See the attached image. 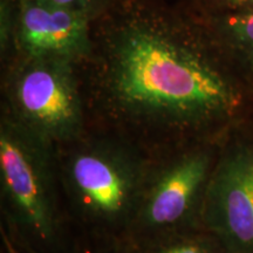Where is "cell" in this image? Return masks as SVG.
Listing matches in <instances>:
<instances>
[{"mask_svg": "<svg viewBox=\"0 0 253 253\" xmlns=\"http://www.w3.org/2000/svg\"><path fill=\"white\" fill-rule=\"evenodd\" d=\"M2 242H4V250H2V253H34L32 252L31 250L25 248L23 244H20L17 239H14L7 231L4 233Z\"/></svg>", "mask_w": 253, "mask_h": 253, "instance_id": "cell-12", "label": "cell"}, {"mask_svg": "<svg viewBox=\"0 0 253 253\" xmlns=\"http://www.w3.org/2000/svg\"><path fill=\"white\" fill-rule=\"evenodd\" d=\"M75 253H123L121 243L84 238L79 242Z\"/></svg>", "mask_w": 253, "mask_h": 253, "instance_id": "cell-10", "label": "cell"}, {"mask_svg": "<svg viewBox=\"0 0 253 253\" xmlns=\"http://www.w3.org/2000/svg\"><path fill=\"white\" fill-rule=\"evenodd\" d=\"M207 149L179 154L149 173L138 211L122 244L135 245L197 229L202 204L212 172Z\"/></svg>", "mask_w": 253, "mask_h": 253, "instance_id": "cell-5", "label": "cell"}, {"mask_svg": "<svg viewBox=\"0 0 253 253\" xmlns=\"http://www.w3.org/2000/svg\"><path fill=\"white\" fill-rule=\"evenodd\" d=\"M199 219L225 253H253L252 142L231 144L214 163Z\"/></svg>", "mask_w": 253, "mask_h": 253, "instance_id": "cell-6", "label": "cell"}, {"mask_svg": "<svg viewBox=\"0 0 253 253\" xmlns=\"http://www.w3.org/2000/svg\"><path fill=\"white\" fill-rule=\"evenodd\" d=\"M47 1L53 2V4L66 6V7H74L81 9H89V6L94 0H47Z\"/></svg>", "mask_w": 253, "mask_h": 253, "instance_id": "cell-13", "label": "cell"}, {"mask_svg": "<svg viewBox=\"0 0 253 253\" xmlns=\"http://www.w3.org/2000/svg\"><path fill=\"white\" fill-rule=\"evenodd\" d=\"M50 144L5 113L0 125V184L7 232L34 253H75L59 207V163Z\"/></svg>", "mask_w": 253, "mask_h": 253, "instance_id": "cell-2", "label": "cell"}, {"mask_svg": "<svg viewBox=\"0 0 253 253\" xmlns=\"http://www.w3.org/2000/svg\"><path fill=\"white\" fill-rule=\"evenodd\" d=\"M123 253H225L219 242L203 229L162 237L135 245L122 244Z\"/></svg>", "mask_w": 253, "mask_h": 253, "instance_id": "cell-9", "label": "cell"}, {"mask_svg": "<svg viewBox=\"0 0 253 253\" xmlns=\"http://www.w3.org/2000/svg\"><path fill=\"white\" fill-rule=\"evenodd\" d=\"M207 9L253 8V0H204Z\"/></svg>", "mask_w": 253, "mask_h": 253, "instance_id": "cell-11", "label": "cell"}, {"mask_svg": "<svg viewBox=\"0 0 253 253\" xmlns=\"http://www.w3.org/2000/svg\"><path fill=\"white\" fill-rule=\"evenodd\" d=\"M13 41L23 58L77 61L91 50L87 9L66 7L47 0H20Z\"/></svg>", "mask_w": 253, "mask_h": 253, "instance_id": "cell-7", "label": "cell"}, {"mask_svg": "<svg viewBox=\"0 0 253 253\" xmlns=\"http://www.w3.org/2000/svg\"><path fill=\"white\" fill-rule=\"evenodd\" d=\"M203 27L227 56L253 72V8L208 9Z\"/></svg>", "mask_w": 253, "mask_h": 253, "instance_id": "cell-8", "label": "cell"}, {"mask_svg": "<svg viewBox=\"0 0 253 253\" xmlns=\"http://www.w3.org/2000/svg\"><path fill=\"white\" fill-rule=\"evenodd\" d=\"M205 28L160 18H131L104 45L103 82L113 106L132 121L164 130H194L230 119L243 89Z\"/></svg>", "mask_w": 253, "mask_h": 253, "instance_id": "cell-1", "label": "cell"}, {"mask_svg": "<svg viewBox=\"0 0 253 253\" xmlns=\"http://www.w3.org/2000/svg\"><path fill=\"white\" fill-rule=\"evenodd\" d=\"M72 65L63 59L23 58L8 82L6 113L55 147L79 140L84 131V106Z\"/></svg>", "mask_w": 253, "mask_h": 253, "instance_id": "cell-4", "label": "cell"}, {"mask_svg": "<svg viewBox=\"0 0 253 253\" xmlns=\"http://www.w3.org/2000/svg\"><path fill=\"white\" fill-rule=\"evenodd\" d=\"M69 144L62 162L58 160L60 186L84 238L125 243L150 172L118 142L79 138Z\"/></svg>", "mask_w": 253, "mask_h": 253, "instance_id": "cell-3", "label": "cell"}]
</instances>
